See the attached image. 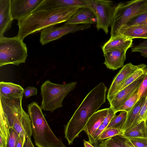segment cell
Masks as SVG:
<instances>
[{
	"label": "cell",
	"instance_id": "f1b7e54d",
	"mask_svg": "<svg viewBox=\"0 0 147 147\" xmlns=\"http://www.w3.org/2000/svg\"><path fill=\"white\" fill-rule=\"evenodd\" d=\"M122 129L117 128H109L105 129L100 135L99 140H104L117 135H123Z\"/></svg>",
	"mask_w": 147,
	"mask_h": 147
},
{
	"label": "cell",
	"instance_id": "7bdbcfd3",
	"mask_svg": "<svg viewBox=\"0 0 147 147\" xmlns=\"http://www.w3.org/2000/svg\"><path fill=\"white\" fill-rule=\"evenodd\" d=\"M145 122L146 126L147 127V119L145 121Z\"/></svg>",
	"mask_w": 147,
	"mask_h": 147
},
{
	"label": "cell",
	"instance_id": "ee69618b",
	"mask_svg": "<svg viewBox=\"0 0 147 147\" xmlns=\"http://www.w3.org/2000/svg\"><path fill=\"white\" fill-rule=\"evenodd\" d=\"M146 147H147V146Z\"/></svg>",
	"mask_w": 147,
	"mask_h": 147
},
{
	"label": "cell",
	"instance_id": "60d3db41",
	"mask_svg": "<svg viewBox=\"0 0 147 147\" xmlns=\"http://www.w3.org/2000/svg\"><path fill=\"white\" fill-rule=\"evenodd\" d=\"M84 147H95L89 141H86L85 140H83Z\"/></svg>",
	"mask_w": 147,
	"mask_h": 147
},
{
	"label": "cell",
	"instance_id": "ba28073f",
	"mask_svg": "<svg viewBox=\"0 0 147 147\" xmlns=\"http://www.w3.org/2000/svg\"><path fill=\"white\" fill-rule=\"evenodd\" d=\"M88 7L94 13L97 19L96 27L102 30L107 34L111 27L116 7L117 4L110 0H86Z\"/></svg>",
	"mask_w": 147,
	"mask_h": 147
},
{
	"label": "cell",
	"instance_id": "9a60e30c",
	"mask_svg": "<svg viewBox=\"0 0 147 147\" xmlns=\"http://www.w3.org/2000/svg\"><path fill=\"white\" fill-rule=\"evenodd\" d=\"M97 19L92 11L88 7L80 8L64 24L78 25L96 24Z\"/></svg>",
	"mask_w": 147,
	"mask_h": 147
},
{
	"label": "cell",
	"instance_id": "d6a6232c",
	"mask_svg": "<svg viewBox=\"0 0 147 147\" xmlns=\"http://www.w3.org/2000/svg\"><path fill=\"white\" fill-rule=\"evenodd\" d=\"M131 51L140 52L144 57H147V40L132 48Z\"/></svg>",
	"mask_w": 147,
	"mask_h": 147
},
{
	"label": "cell",
	"instance_id": "f546056e",
	"mask_svg": "<svg viewBox=\"0 0 147 147\" xmlns=\"http://www.w3.org/2000/svg\"><path fill=\"white\" fill-rule=\"evenodd\" d=\"M112 138L120 147H135L129 140L123 135H117Z\"/></svg>",
	"mask_w": 147,
	"mask_h": 147
},
{
	"label": "cell",
	"instance_id": "cb8c5ba5",
	"mask_svg": "<svg viewBox=\"0 0 147 147\" xmlns=\"http://www.w3.org/2000/svg\"><path fill=\"white\" fill-rule=\"evenodd\" d=\"M146 73H147L146 66L142 68L136 70L131 74L120 85L118 90V92L126 87L137 79L141 76Z\"/></svg>",
	"mask_w": 147,
	"mask_h": 147
},
{
	"label": "cell",
	"instance_id": "3957f363",
	"mask_svg": "<svg viewBox=\"0 0 147 147\" xmlns=\"http://www.w3.org/2000/svg\"><path fill=\"white\" fill-rule=\"evenodd\" d=\"M23 94L0 97V114L4 117L9 128L26 138H31L32 135L30 117L22 106Z\"/></svg>",
	"mask_w": 147,
	"mask_h": 147
},
{
	"label": "cell",
	"instance_id": "5bb4252c",
	"mask_svg": "<svg viewBox=\"0 0 147 147\" xmlns=\"http://www.w3.org/2000/svg\"><path fill=\"white\" fill-rule=\"evenodd\" d=\"M109 109V108H106L98 110L90 117L86 124L84 131L88 136L89 142L92 144L94 135L102 123Z\"/></svg>",
	"mask_w": 147,
	"mask_h": 147
},
{
	"label": "cell",
	"instance_id": "4316f807",
	"mask_svg": "<svg viewBox=\"0 0 147 147\" xmlns=\"http://www.w3.org/2000/svg\"><path fill=\"white\" fill-rule=\"evenodd\" d=\"M137 25H147V12L133 18L122 27H128Z\"/></svg>",
	"mask_w": 147,
	"mask_h": 147
},
{
	"label": "cell",
	"instance_id": "44dd1931",
	"mask_svg": "<svg viewBox=\"0 0 147 147\" xmlns=\"http://www.w3.org/2000/svg\"><path fill=\"white\" fill-rule=\"evenodd\" d=\"M146 98L145 97L141 98L136 102L131 110L127 113L125 122L122 129L124 133L130 127L137 117Z\"/></svg>",
	"mask_w": 147,
	"mask_h": 147
},
{
	"label": "cell",
	"instance_id": "1f68e13d",
	"mask_svg": "<svg viewBox=\"0 0 147 147\" xmlns=\"http://www.w3.org/2000/svg\"><path fill=\"white\" fill-rule=\"evenodd\" d=\"M138 101L141 98L147 97V73L138 90Z\"/></svg>",
	"mask_w": 147,
	"mask_h": 147
},
{
	"label": "cell",
	"instance_id": "e0dca14e",
	"mask_svg": "<svg viewBox=\"0 0 147 147\" xmlns=\"http://www.w3.org/2000/svg\"><path fill=\"white\" fill-rule=\"evenodd\" d=\"M78 7H88L86 0H44L35 11L45 9Z\"/></svg>",
	"mask_w": 147,
	"mask_h": 147
},
{
	"label": "cell",
	"instance_id": "ab89813d",
	"mask_svg": "<svg viewBox=\"0 0 147 147\" xmlns=\"http://www.w3.org/2000/svg\"><path fill=\"white\" fill-rule=\"evenodd\" d=\"M25 144H23L22 141V140L19 136L17 141V147H24Z\"/></svg>",
	"mask_w": 147,
	"mask_h": 147
},
{
	"label": "cell",
	"instance_id": "7c38bea8",
	"mask_svg": "<svg viewBox=\"0 0 147 147\" xmlns=\"http://www.w3.org/2000/svg\"><path fill=\"white\" fill-rule=\"evenodd\" d=\"M146 73L141 76L126 87L118 91L113 97L109 102L110 107L116 113L125 101L140 86Z\"/></svg>",
	"mask_w": 147,
	"mask_h": 147
},
{
	"label": "cell",
	"instance_id": "ac0fdd59",
	"mask_svg": "<svg viewBox=\"0 0 147 147\" xmlns=\"http://www.w3.org/2000/svg\"><path fill=\"white\" fill-rule=\"evenodd\" d=\"M133 40L121 35L111 37L102 46L103 52L107 50L115 49H121L127 51L132 47Z\"/></svg>",
	"mask_w": 147,
	"mask_h": 147
},
{
	"label": "cell",
	"instance_id": "6da1fadb",
	"mask_svg": "<svg viewBox=\"0 0 147 147\" xmlns=\"http://www.w3.org/2000/svg\"><path fill=\"white\" fill-rule=\"evenodd\" d=\"M107 88L100 82L92 89L75 111L65 127V138L69 145L84 131L90 117L106 102Z\"/></svg>",
	"mask_w": 147,
	"mask_h": 147
},
{
	"label": "cell",
	"instance_id": "9c48e42d",
	"mask_svg": "<svg viewBox=\"0 0 147 147\" xmlns=\"http://www.w3.org/2000/svg\"><path fill=\"white\" fill-rule=\"evenodd\" d=\"M91 27L90 24L80 25L64 24L59 27L50 26L41 31L40 41L42 45H44L67 34L89 29Z\"/></svg>",
	"mask_w": 147,
	"mask_h": 147
},
{
	"label": "cell",
	"instance_id": "7402d4cb",
	"mask_svg": "<svg viewBox=\"0 0 147 147\" xmlns=\"http://www.w3.org/2000/svg\"><path fill=\"white\" fill-rule=\"evenodd\" d=\"M123 135L128 139L138 138H147V127L145 121H142L125 131Z\"/></svg>",
	"mask_w": 147,
	"mask_h": 147
},
{
	"label": "cell",
	"instance_id": "8fae6325",
	"mask_svg": "<svg viewBox=\"0 0 147 147\" xmlns=\"http://www.w3.org/2000/svg\"><path fill=\"white\" fill-rule=\"evenodd\" d=\"M146 66L144 64L135 65L131 63L124 65L113 78L108 90L107 98L109 102H110L113 97L118 92L120 85L131 74L136 70Z\"/></svg>",
	"mask_w": 147,
	"mask_h": 147
},
{
	"label": "cell",
	"instance_id": "4fadbf2b",
	"mask_svg": "<svg viewBox=\"0 0 147 147\" xmlns=\"http://www.w3.org/2000/svg\"><path fill=\"white\" fill-rule=\"evenodd\" d=\"M126 51L122 49H115L103 52L105 59L104 64L107 68L113 70L122 67L126 59Z\"/></svg>",
	"mask_w": 147,
	"mask_h": 147
},
{
	"label": "cell",
	"instance_id": "7a4b0ae2",
	"mask_svg": "<svg viewBox=\"0 0 147 147\" xmlns=\"http://www.w3.org/2000/svg\"><path fill=\"white\" fill-rule=\"evenodd\" d=\"M81 7H73L40 9L18 21L17 36L23 40L27 36L47 27L67 22Z\"/></svg>",
	"mask_w": 147,
	"mask_h": 147
},
{
	"label": "cell",
	"instance_id": "2e32d148",
	"mask_svg": "<svg viewBox=\"0 0 147 147\" xmlns=\"http://www.w3.org/2000/svg\"><path fill=\"white\" fill-rule=\"evenodd\" d=\"M13 20L11 0H0V37L11 28Z\"/></svg>",
	"mask_w": 147,
	"mask_h": 147
},
{
	"label": "cell",
	"instance_id": "74e56055",
	"mask_svg": "<svg viewBox=\"0 0 147 147\" xmlns=\"http://www.w3.org/2000/svg\"><path fill=\"white\" fill-rule=\"evenodd\" d=\"M100 141V143L103 147H120L114 141L112 138Z\"/></svg>",
	"mask_w": 147,
	"mask_h": 147
},
{
	"label": "cell",
	"instance_id": "e575fe53",
	"mask_svg": "<svg viewBox=\"0 0 147 147\" xmlns=\"http://www.w3.org/2000/svg\"><path fill=\"white\" fill-rule=\"evenodd\" d=\"M109 108L108 113L102 123L106 128L112 120L116 115V112L110 107Z\"/></svg>",
	"mask_w": 147,
	"mask_h": 147
},
{
	"label": "cell",
	"instance_id": "484cf974",
	"mask_svg": "<svg viewBox=\"0 0 147 147\" xmlns=\"http://www.w3.org/2000/svg\"><path fill=\"white\" fill-rule=\"evenodd\" d=\"M147 119V97H146L145 100L142 106L139 113L129 129H130L134 127L142 121H145Z\"/></svg>",
	"mask_w": 147,
	"mask_h": 147
},
{
	"label": "cell",
	"instance_id": "d6986e66",
	"mask_svg": "<svg viewBox=\"0 0 147 147\" xmlns=\"http://www.w3.org/2000/svg\"><path fill=\"white\" fill-rule=\"evenodd\" d=\"M119 34L132 40L137 38L147 39V25H137L122 27L119 30L117 35Z\"/></svg>",
	"mask_w": 147,
	"mask_h": 147
},
{
	"label": "cell",
	"instance_id": "836d02e7",
	"mask_svg": "<svg viewBox=\"0 0 147 147\" xmlns=\"http://www.w3.org/2000/svg\"><path fill=\"white\" fill-rule=\"evenodd\" d=\"M129 139L135 147H146L147 146V138H134Z\"/></svg>",
	"mask_w": 147,
	"mask_h": 147
},
{
	"label": "cell",
	"instance_id": "d590c367",
	"mask_svg": "<svg viewBox=\"0 0 147 147\" xmlns=\"http://www.w3.org/2000/svg\"><path fill=\"white\" fill-rule=\"evenodd\" d=\"M37 89L34 87L28 86L24 89V93L26 98L37 95Z\"/></svg>",
	"mask_w": 147,
	"mask_h": 147
},
{
	"label": "cell",
	"instance_id": "83f0119b",
	"mask_svg": "<svg viewBox=\"0 0 147 147\" xmlns=\"http://www.w3.org/2000/svg\"><path fill=\"white\" fill-rule=\"evenodd\" d=\"M10 135L9 128L4 116L0 114V137L7 142Z\"/></svg>",
	"mask_w": 147,
	"mask_h": 147
},
{
	"label": "cell",
	"instance_id": "b9f144b4",
	"mask_svg": "<svg viewBox=\"0 0 147 147\" xmlns=\"http://www.w3.org/2000/svg\"><path fill=\"white\" fill-rule=\"evenodd\" d=\"M93 144H94V145L95 147H103L100 143L98 144V143L97 142L96 143H94Z\"/></svg>",
	"mask_w": 147,
	"mask_h": 147
},
{
	"label": "cell",
	"instance_id": "8d00e7d4",
	"mask_svg": "<svg viewBox=\"0 0 147 147\" xmlns=\"http://www.w3.org/2000/svg\"><path fill=\"white\" fill-rule=\"evenodd\" d=\"M106 127L102 123L100 126L96 131L93 138L92 144L98 142L100 135L105 129Z\"/></svg>",
	"mask_w": 147,
	"mask_h": 147
},
{
	"label": "cell",
	"instance_id": "30bf717a",
	"mask_svg": "<svg viewBox=\"0 0 147 147\" xmlns=\"http://www.w3.org/2000/svg\"><path fill=\"white\" fill-rule=\"evenodd\" d=\"M44 0H11V9L13 20L18 21L34 11Z\"/></svg>",
	"mask_w": 147,
	"mask_h": 147
},
{
	"label": "cell",
	"instance_id": "52a82bcc",
	"mask_svg": "<svg viewBox=\"0 0 147 147\" xmlns=\"http://www.w3.org/2000/svg\"><path fill=\"white\" fill-rule=\"evenodd\" d=\"M26 45L17 36L0 37V66L12 64L18 66L25 62L27 57Z\"/></svg>",
	"mask_w": 147,
	"mask_h": 147
},
{
	"label": "cell",
	"instance_id": "4dcf8cb0",
	"mask_svg": "<svg viewBox=\"0 0 147 147\" xmlns=\"http://www.w3.org/2000/svg\"><path fill=\"white\" fill-rule=\"evenodd\" d=\"M10 135L5 147H17L16 144L19 135L13 129L9 128Z\"/></svg>",
	"mask_w": 147,
	"mask_h": 147
},
{
	"label": "cell",
	"instance_id": "603a6c76",
	"mask_svg": "<svg viewBox=\"0 0 147 147\" xmlns=\"http://www.w3.org/2000/svg\"><path fill=\"white\" fill-rule=\"evenodd\" d=\"M127 113L125 111H121L119 114L116 115L111 121L106 129L117 128L122 129L126 120Z\"/></svg>",
	"mask_w": 147,
	"mask_h": 147
},
{
	"label": "cell",
	"instance_id": "ffe728a7",
	"mask_svg": "<svg viewBox=\"0 0 147 147\" xmlns=\"http://www.w3.org/2000/svg\"><path fill=\"white\" fill-rule=\"evenodd\" d=\"M24 89L20 85L11 82H0V97L7 98L23 94Z\"/></svg>",
	"mask_w": 147,
	"mask_h": 147
},
{
	"label": "cell",
	"instance_id": "f35d334b",
	"mask_svg": "<svg viewBox=\"0 0 147 147\" xmlns=\"http://www.w3.org/2000/svg\"><path fill=\"white\" fill-rule=\"evenodd\" d=\"M24 147H34L30 138H27Z\"/></svg>",
	"mask_w": 147,
	"mask_h": 147
},
{
	"label": "cell",
	"instance_id": "5b68a950",
	"mask_svg": "<svg viewBox=\"0 0 147 147\" xmlns=\"http://www.w3.org/2000/svg\"><path fill=\"white\" fill-rule=\"evenodd\" d=\"M77 83V82H74L64 84H56L49 80L45 81L40 87L42 109L52 112L62 107L64 99L75 88Z\"/></svg>",
	"mask_w": 147,
	"mask_h": 147
},
{
	"label": "cell",
	"instance_id": "8992f818",
	"mask_svg": "<svg viewBox=\"0 0 147 147\" xmlns=\"http://www.w3.org/2000/svg\"><path fill=\"white\" fill-rule=\"evenodd\" d=\"M147 12V0H134L117 4L111 26V36L117 35L122 27L134 17Z\"/></svg>",
	"mask_w": 147,
	"mask_h": 147
},
{
	"label": "cell",
	"instance_id": "d4e9b609",
	"mask_svg": "<svg viewBox=\"0 0 147 147\" xmlns=\"http://www.w3.org/2000/svg\"><path fill=\"white\" fill-rule=\"evenodd\" d=\"M139 87L136 89L133 94L125 101L119 108L117 112L123 111H126L127 113L131 110L138 101V93Z\"/></svg>",
	"mask_w": 147,
	"mask_h": 147
},
{
	"label": "cell",
	"instance_id": "277c9868",
	"mask_svg": "<svg viewBox=\"0 0 147 147\" xmlns=\"http://www.w3.org/2000/svg\"><path fill=\"white\" fill-rule=\"evenodd\" d=\"M31 121L32 135L38 147H66L49 126L38 103L33 101L27 106Z\"/></svg>",
	"mask_w": 147,
	"mask_h": 147
}]
</instances>
